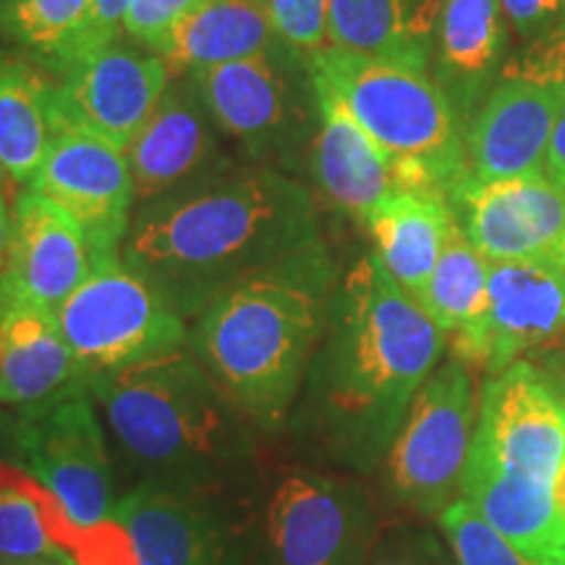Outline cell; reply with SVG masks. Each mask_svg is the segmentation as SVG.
Returning <instances> with one entry per match:
<instances>
[{
	"label": "cell",
	"mask_w": 565,
	"mask_h": 565,
	"mask_svg": "<svg viewBox=\"0 0 565 565\" xmlns=\"http://www.w3.org/2000/svg\"><path fill=\"white\" fill-rule=\"evenodd\" d=\"M173 76L158 53L137 42L116 40L97 47L51 84L55 126L92 134L126 152Z\"/></svg>",
	"instance_id": "obj_13"
},
{
	"label": "cell",
	"mask_w": 565,
	"mask_h": 565,
	"mask_svg": "<svg viewBox=\"0 0 565 565\" xmlns=\"http://www.w3.org/2000/svg\"><path fill=\"white\" fill-rule=\"evenodd\" d=\"M11 463L47 487L79 532L108 526L124 494L100 408L84 380L19 408Z\"/></svg>",
	"instance_id": "obj_7"
},
{
	"label": "cell",
	"mask_w": 565,
	"mask_h": 565,
	"mask_svg": "<svg viewBox=\"0 0 565 565\" xmlns=\"http://www.w3.org/2000/svg\"><path fill=\"white\" fill-rule=\"evenodd\" d=\"M0 565H82L76 561V555L66 547L53 550V553L38 555V557H26V561H17V563H0Z\"/></svg>",
	"instance_id": "obj_41"
},
{
	"label": "cell",
	"mask_w": 565,
	"mask_h": 565,
	"mask_svg": "<svg viewBox=\"0 0 565 565\" xmlns=\"http://www.w3.org/2000/svg\"><path fill=\"white\" fill-rule=\"evenodd\" d=\"M437 526L458 565H536L498 529L487 524L463 498L445 508Z\"/></svg>",
	"instance_id": "obj_31"
},
{
	"label": "cell",
	"mask_w": 565,
	"mask_h": 565,
	"mask_svg": "<svg viewBox=\"0 0 565 565\" xmlns=\"http://www.w3.org/2000/svg\"><path fill=\"white\" fill-rule=\"evenodd\" d=\"M55 131L51 82L26 66L0 63V166L9 179L30 186Z\"/></svg>",
	"instance_id": "obj_28"
},
{
	"label": "cell",
	"mask_w": 565,
	"mask_h": 565,
	"mask_svg": "<svg viewBox=\"0 0 565 565\" xmlns=\"http://www.w3.org/2000/svg\"><path fill=\"white\" fill-rule=\"evenodd\" d=\"M553 505L557 519H561V524L565 526V456L561 461V469H557V475L553 479Z\"/></svg>",
	"instance_id": "obj_42"
},
{
	"label": "cell",
	"mask_w": 565,
	"mask_h": 565,
	"mask_svg": "<svg viewBox=\"0 0 565 565\" xmlns=\"http://www.w3.org/2000/svg\"><path fill=\"white\" fill-rule=\"evenodd\" d=\"M79 529L38 479L0 458V563H17L82 545Z\"/></svg>",
	"instance_id": "obj_27"
},
{
	"label": "cell",
	"mask_w": 565,
	"mask_h": 565,
	"mask_svg": "<svg viewBox=\"0 0 565 565\" xmlns=\"http://www.w3.org/2000/svg\"><path fill=\"white\" fill-rule=\"evenodd\" d=\"M265 9L286 45L303 55L328 47L330 0H265Z\"/></svg>",
	"instance_id": "obj_34"
},
{
	"label": "cell",
	"mask_w": 565,
	"mask_h": 565,
	"mask_svg": "<svg viewBox=\"0 0 565 565\" xmlns=\"http://www.w3.org/2000/svg\"><path fill=\"white\" fill-rule=\"evenodd\" d=\"M215 129L189 76H173L158 108L126 150L137 210L231 168Z\"/></svg>",
	"instance_id": "obj_17"
},
{
	"label": "cell",
	"mask_w": 565,
	"mask_h": 565,
	"mask_svg": "<svg viewBox=\"0 0 565 565\" xmlns=\"http://www.w3.org/2000/svg\"><path fill=\"white\" fill-rule=\"evenodd\" d=\"M259 487L263 479L238 490L126 487L113 521L137 565H249Z\"/></svg>",
	"instance_id": "obj_10"
},
{
	"label": "cell",
	"mask_w": 565,
	"mask_h": 565,
	"mask_svg": "<svg viewBox=\"0 0 565 565\" xmlns=\"http://www.w3.org/2000/svg\"><path fill=\"white\" fill-rule=\"evenodd\" d=\"M6 353L0 359V404L32 406L82 380V366L63 341L55 312L0 294Z\"/></svg>",
	"instance_id": "obj_23"
},
{
	"label": "cell",
	"mask_w": 565,
	"mask_h": 565,
	"mask_svg": "<svg viewBox=\"0 0 565 565\" xmlns=\"http://www.w3.org/2000/svg\"><path fill=\"white\" fill-rule=\"evenodd\" d=\"M55 320L82 377L126 370L189 345V322L121 254L97 259L87 280L55 309Z\"/></svg>",
	"instance_id": "obj_9"
},
{
	"label": "cell",
	"mask_w": 565,
	"mask_h": 565,
	"mask_svg": "<svg viewBox=\"0 0 565 565\" xmlns=\"http://www.w3.org/2000/svg\"><path fill=\"white\" fill-rule=\"evenodd\" d=\"M282 42L265 0H202L162 38L158 53L171 71H200L273 51Z\"/></svg>",
	"instance_id": "obj_24"
},
{
	"label": "cell",
	"mask_w": 565,
	"mask_h": 565,
	"mask_svg": "<svg viewBox=\"0 0 565 565\" xmlns=\"http://www.w3.org/2000/svg\"><path fill=\"white\" fill-rule=\"evenodd\" d=\"M458 228L490 263L547 259L565 233V192L545 173L479 181L471 173L448 192Z\"/></svg>",
	"instance_id": "obj_16"
},
{
	"label": "cell",
	"mask_w": 565,
	"mask_h": 565,
	"mask_svg": "<svg viewBox=\"0 0 565 565\" xmlns=\"http://www.w3.org/2000/svg\"><path fill=\"white\" fill-rule=\"evenodd\" d=\"M26 189L74 215L97 259L121 254L137 200L129 158L118 147L61 126Z\"/></svg>",
	"instance_id": "obj_15"
},
{
	"label": "cell",
	"mask_w": 565,
	"mask_h": 565,
	"mask_svg": "<svg viewBox=\"0 0 565 565\" xmlns=\"http://www.w3.org/2000/svg\"><path fill=\"white\" fill-rule=\"evenodd\" d=\"M479 414L475 372L445 359L412 401L398 435L380 463V492L393 511L437 521L461 498Z\"/></svg>",
	"instance_id": "obj_8"
},
{
	"label": "cell",
	"mask_w": 565,
	"mask_h": 565,
	"mask_svg": "<svg viewBox=\"0 0 565 565\" xmlns=\"http://www.w3.org/2000/svg\"><path fill=\"white\" fill-rule=\"evenodd\" d=\"M11 225H13V210H9V202H6L3 189H0V273H3L6 257H9Z\"/></svg>",
	"instance_id": "obj_40"
},
{
	"label": "cell",
	"mask_w": 565,
	"mask_h": 565,
	"mask_svg": "<svg viewBox=\"0 0 565 565\" xmlns=\"http://www.w3.org/2000/svg\"><path fill=\"white\" fill-rule=\"evenodd\" d=\"M380 532L362 477L303 463L265 469L249 565H370Z\"/></svg>",
	"instance_id": "obj_6"
},
{
	"label": "cell",
	"mask_w": 565,
	"mask_h": 565,
	"mask_svg": "<svg viewBox=\"0 0 565 565\" xmlns=\"http://www.w3.org/2000/svg\"><path fill=\"white\" fill-rule=\"evenodd\" d=\"M134 3H137V0H89L87 19H84L79 38H76V42H74V51H71L66 68L71 66V63L84 58L87 53L97 51V47H103V45H110V42H116L118 38H121L126 17H129Z\"/></svg>",
	"instance_id": "obj_36"
},
{
	"label": "cell",
	"mask_w": 565,
	"mask_h": 565,
	"mask_svg": "<svg viewBox=\"0 0 565 565\" xmlns=\"http://www.w3.org/2000/svg\"><path fill=\"white\" fill-rule=\"evenodd\" d=\"M505 47V13L500 0H445L429 76L469 126L487 82Z\"/></svg>",
	"instance_id": "obj_22"
},
{
	"label": "cell",
	"mask_w": 565,
	"mask_h": 565,
	"mask_svg": "<svg viewBox=\"0 0 565 565\" xmlns=\"http://www.w3.org/2000/svg\"><path fill=\"white\" fill-rule=\"evenodd\" d=\"M565 333V270L547 259L490 263L479 315L448 335L450 356L471 372L500 374Z\"/></svg>",
	"instance_id": "obj_12"
},
{
	"label": "cell",
	"mask_w": 565,
	"mask_h": 565,
	"mask_svg": "<svg viewBox=\"0 0 565 565\" xmlns=\"http://www.w3.org/2000/svg\"><path fill=\"white\" fill-rule=\"evenodd\" d=\"M370 565H458L448 542L424 524L401 521L380 532Z\"/></svg>",
	"instance_id": "obj_33"
},
{
	"label": "cell",
	"mask_w": 565,
	"mask_h": 565,
	"mask_svg": "<svg viewBox=\"0 0 565 565\" xmlns=\"http://www.w3.org/2000/svg\"><path fill=\"white\" fill-rule=\"evenodd\" d=\"M443 9L445 0H330L328 45L429 74Z\"/></svg>",
	"instance_id": "obj_21"
},
{
	"label": "cell",
	"mask_w": 565,
	"mask_h": 565,
	"mask_svg": "<svg viewBox=\"0 0 565 565\" xmlns=\"http://www.w3.org/2000/svg\"><path fill=\"white\" fill-rule=\"evenodd\" d=\"M6 179H9V173H6V168L0 166V189H3V181H6Z\"/></svg>",
	"instance_id": "obj_46"
},
{
	"label": "cell",
	"mask_w": 565,
	"mask_h": 565,
	"mask_svg": "<svg viewBox=\"0 0 565 565\" xmlns=\"http://www.w3.org/2000/svg\"><path fill=\"white\" fill-rule=\"evenodd\" d=\"M461 498L536 565H565V526L553 505V484L466 466Z\"/></svg>",
	"instance_id": "obj_25"
},
{
	"label": "cell",
	"mask_w": 565,
	"mask_h": 565,
	"mask_svg": "<svg viewBox=\"0 0 565 565\" xmlns=\"http://www.w3.org/2000/svg\"><path fill=\"white\" fill-rule=\"evenodd\" d=\"M183 76L194 84L217 129L242 141L252 158H286L312 129V68L307 55L286 42L252 58Z\"/></svg>",
	"instance_id": "obj_11"
},
{
	"label": "cell",
	"mask_w": 565,
	"mask_h": 565,
	"mask_svg": "<svg viewBox=\"0 0 565 565\" xmlns=\"http://www.w3.org/2000/svg\"><path fill=\"white\" fill-rule=\"evenodd\" d=\"M487 275H490V259H484L458 228V223H454L440 259L416 301L445 335H454L482 309Z\"/></svg>",
	"instance_id": "obj_29"
},
{
	"label": "cell",
	"mask_w": 565,
	"mask_h": 565,
	"mask_svg": "<svg viewBox=\"0 0 565 565\" xmlns=\"http://www.w3.org/2000/svg\"><path fill=\"white\" fill-rule=\"evenodd\" d=\"M322 242L303 183L267 166H231L134 210L121 259L194 322L238 280Z\"/></svg>",
	"instance_id": "obj_2"
},
{
	"label": "cell",
	"mask_w": 565,
	"mask_h": 565,
	"mask_svg": "<svg viewBox=\"0 0 565 565\" xmlns=\"http://www.w3.org/2000/svg\"><path fill=\"white\" fill-rule=\"evenodd\" d=\"M563 92L500 79L466 126V166L479 181L542 173Z\"/></svg>",
	"instance_id": "obj_19"
},
{
	"label": "cell",
	"mask_w": 565,
	"mask_h": 565,
	"mask_svg": "<svg viewBox=\"0 0 565 565\" xmlns=\"http://www.w3.org/2000/svg\"><path fill=\"white\" fill-rule=\"evenodd\" d=\"M547 263H553L555 267H561V270H565V233L561 236V242L555 244V249L550 252Z\"/></svg>",
	"instance_id": "obj_43"
},
{
	"label": "cell",
	"mask_w": 565,
	"mask_h": 565,
	"mask_svg": "<svg viewBox=\"0 0 565 565\" xmlns=\"http://www.w3.org/2000/svg\"><path fill=\"white\" fill-rule=\"evenodd\" d=\"M328 244L238 280L189 328V349L263 437H280L338 288Z\"/></svg>",
	"instance_id": "obj_4"
},
{
	"label": "cell",
	"mask_w": 565,
	"mask_h": 565,
	"mask_svg": "<svg viewBox=\"0 0 565 565\" xmlns=\"http://www.w3.org/2000/svg\"><path fill=\"white\" fill-rule=\"evenodd\" d=\"M317 134L312 141V175L324 200L353 221L366 217L387 196L401 192L398 179L385 152L343 108V103L315 79Z\"/></svg>",
	"instance_id": "obj_20"
},
{
	"label": "cell",
	"mask_w": 565,
	"mask_h": 565,
	"mask_svg": "<svg viewBox=\"0 0 565 565\" xmlns=\"http://www.w3.org/2000/svg\"><path fill=\"white\" fill-rule=\"evenodd\" d=\"M500 79H519L565 95V19L540 32L524 51L505 61Z\"/></svg>",
	"instance_id": "obj_32"
},
{
	"label": "cell",
	"mask_w": 565,
	"mask_h": 565,
	"mask_svg": "<svg viewBox=\"0 0 565 565\" xmlns=\"http://www.w3.org/2000/svg\"><path fill=\"white\" fill-rule=\"evenodd\" d=\"M82 380L100 408L124 490H238L263 479V435L189 345Z\"/></svg>",
	"instance_id": "obj_3"
},
{
	"label": "cell",
	"mask_w": 565,
	"mask_h": 565,
	"mask_svg": "<svg viewBox=\"0 0 565 565\" xmlns=\"http://www.w3.org/2000/svg\"><path fill=\"white\" fill-rule=\"evenodd\" d=\"M307 58L315 79L333 92L385 152L401 189L448 196L450 186L469 173L461 118L427 71L333 45Z\"/></svg>",
	"instance_id": "obj_5"
},
{
	"label": "cell",
	"mask_w": 565,
	"mask_h": 565,
	"mask_svg": "<svg viewBox=\"0 0 565 565\" xmlns=\"http://www.w3.org/2000/svg\"><path fill=\"white\" fill-rule=\"evenodd\" d=\"M95 263L74 215L34 189L17 196L0 294L55 312L87 280Z\"/></svg>",
	"instance_id": "obj_18"
},
{
	"label": "cell",
	"mask_w": 565,
	"mask_h": 565,
	"mask_svg": "<svg viewBox=\"0 0 565 565\" xmlns=\"http://www.w3.org/2000/svg\"><path fill=\"white\" fill-rule=\"evenodd\" d=\"M565 456V422L553 387L532 359L484 377L466 466L553 484Z\"/></svg>",
	"instance_id": "obj_14"
},
{
	"label": "cell",
	"mask_w": 565,
	"mask_h": 565,
	"mask_svg": "<svg viewBox=\"0 0 565 565\" xmlns=\"http://www.w3.org/2000/svg\"><path fill=\"white\" fill-rule=\"evenodd\" d=\"M532 362L540 366L553 391L565 393V338H557L555 343L536 351V359Z\"/></svg>",
	"instance_id": "obj_38"
},
{
	"label": "cell",
	"mask_w": 565,
	"mask_h": 565,
	"mask_svg": "<svg viewBox=\"0 0 565 565\" xmlns=\"http://www.w3.org/2000/svg\"><path fill=\"white\" fill-rule=\"evenodd\" d=\"M448 196L435 192H395L366 217L374 254L393 280L414 299L427 286L445 238L454 228Z\"/></svg>",
	"instance_id": "obj_26"
},
{
	"label": "cell",
	"mask_w": 565,
	"mask_h": 565,
	"mask_svg": "<svg viewBox=\"0 0 565 565\" xmlns=\"http://www.w3.org/2000/svg\"><path fill=\"white\" fill-rule=\"evenodd\" d=\"M87 11L89 0H0V38L58 76L71 58Z\"/></svg>",
	"instance_id": "obj_30"
},
{
	"label": "cell",
	"mask_w": 565,
	"mask_h": 565,
	"mask_svg": "<svg viewBox=\"0 0 565 565\" xmlns=\"http://www.w3.org/2000/svg\"><path fill=\"white\" fill-rule=\"evenodd\" d=\"M545 175L565 192V108L555 121L553 137H550L545 154Z\"/></svg>",
	"instance_id": "obj_39"
},
{
	"label": "cell",
	"mask_w": 565,
	"mask_h": 565,
	"mask_svg": "<svg viewBox=\"0 0 565 565\" xmlns=\"http://www.w3.org/2000/svg\"><path fill=\"white\" fill-rule=\"evenodd\" d=\"M505 19L519 34H540L565 19V0H500Z\"/></svg>",
	"instance_id": "obj_37"
},
{
	"label": "cell",
	"mask_w": 565,
	"mask_h": 565,
	"mask_svg": "<svg viewBox=\"0 0 565 565\" xmlns=\"http://www.w3.org/2000/svg\"><path fill=\"white\" fill-rule=\"evenodd\" d=\"M448 335L366 252L338 278L330 320L282 435L303 466L380 469Z\"/></svg>",
	"instance_id": "obj_1"
},
{
	"label": "cell",
	"mask_w": 565,
	"mask_h": 565,
	"mask_svg": "<svg viewBox=\"0 0 565 565\" xmlns=\"http://www.w3.org/2000/svg\"><path fill=\"white\" fill-rule=\"evenodd\" d=\"M545 380H547V377H545ZM553 395H555L557 406H561V412H563V422H565V393H561V391H553Z\"/></svg>",
	"instance_id": "obj_45"
},
{
	"label": "cell",
	"mask_w": 565,
	"mask_h": 565,
	"mask_svg": "<svg viewBox=\"0 0 565 565\" xmlns=\"http://www.w3.org/2000/svg\"><path fill=\"white\" fill-rule=\"evenodd\" d=\"M200 3L202 0H137L126 17L124 34H129L137 45L152 51Z\"/></svg>",
	"instance_id": "obj_35"
},
{
	"label": "cell",
	"mask_w": 565,
	"mask_h": 565,
	"mask_svg": "<svg viewBox=\"0 0 565 565\" xmlns=\"http://www.w3.org/2000/svg\"><path fill=\"white\" fill-rule=\"evenodd\" d=\"M6 353V317H3V309H0V359H3Z\"/></svg>",
	"instance_id": "obj_44"
}]
</instances>
